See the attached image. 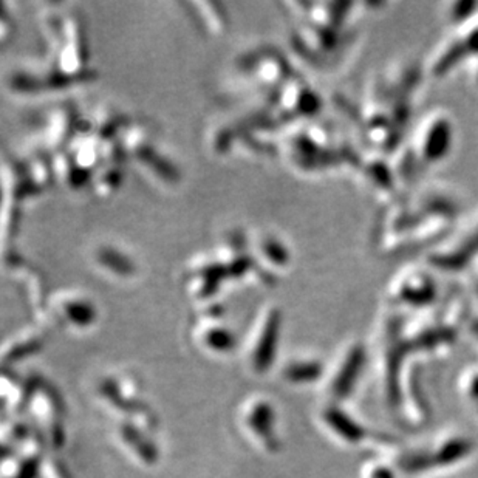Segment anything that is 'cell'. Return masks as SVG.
Returning <instances> with one entry per match:
<instances>
[{
  "mask_svg": "<svg viewBox=\"0 0 478 478\" xmlns=\"http://www.w3.org/2000/svg\"><path fill=\"white\" fill-rule=\"evenodd\" d=\"M280 331V314L277 308H269L263 316L257 327V335L254 339V347L251 351V364L255 373H266L269 367L274 364L277 355V344H279Z\"/></svg>",
  "mask_w": 478,
  "mask_h": 478,
  "instance_id": "cell-1",
  "label": "cell"
},
{
  "mask_svg": "<svg viewBox=\"0 0 478 478\" xmlns=\"http://www.w3.org/2000/svg\"><path fill=\"white\" fill-rule=\"evenodd\" d=\"M245 424L248 426L253 435L262 441V445L269 450L277 447L276 441V413L274 407L265 399H255L246 406L244 413Z\"/></svg>",
  "mask_w": 478,
  "mask_h": 478,
  "instance_id": "cell-2",
  "label": "cell"
},
{
  "mask_svg": "<svg viewBox=\"0 0 478 478\" xmlns=\"http://www.w3.org/2000/svg\"><path fill=\"white\" fill-rule=\"evenodd\" d=\"M365 363V353L361 345H355L344 358L336 376L331 383V393L336 399H345L353 392Z\"/></svg>",
  "mask_w": 478,
  "mask_h": 478,
  "instance_id": "cell-3",
  "label": "cell"
},
{
  "mask_svg": "<svg viewBox=\"0 0 478 478\" xmlns=\"http://www.w3.org/2000/svg\"><path fill=\"white\" fill-rule=\"evenodd\" d=\"M61 314L68 325L76 328H88L95 322L96 311L88 299L78 294H61L56 301Z\"/></svg>",
  "mask_w": 478,
  "mask_h": 478,
  "instance_id": "cell-4",
  "label": "cell"
},
{
  "mask_svg": "<svg viewBox=\"0 0 478 478\" xmlns=\"http://www.w3.org/2000/svg\"><path fill=\"white\" fill-rule=\"evenodd\" d=\"M322 418L330 431L336 436H339L342 441L355 445V443L364 440V427L361 424H358V422L351 417H349L347 413H344L339 407H327L322 413Z\"/></svg>",
  "mask_w": 478,
  "mask_h": 478,
  "instance_id": "cell-5",
  "label": "cell"
},
{
  "mask_svg": "<svg viewBox=\"0 0 478 478\" xmlns=\"http://www.w3.org/2000/svg\"><path fill=\"white\" fill-rule=\"evenodd\" d=\"M324 367L319 361H293L283 367V379L294 385L314 383L322 375Z\"/></svg>",
  "mask_w": 478,
  "mask_h": 478,
  "instance_id": "cell-6",
  "label": "cell"
},
{
  "mask_svg": "<svg viewBox=\"0 0 478 478\" xmlns=\"http://www.w3.org/2000/svg\"><path fill=\"white\" fill-rule=\"evenodd\" d=\"M470 450H472V446H470L469 441L463 438L450 440L436 450V454L427 455L429 466H447V464L461 460L463 456H466L470 452Z\"/></svg>",
  "mask_w": 478,
  "mask_h": 478,
  "instance_id": "cell-7",
  "label": "cell"
},
{
  "mask_svg": "<svg viewBox=\"0 0 478 478\" xmlns=\"http://www.w3.org/2000/svg\"><path fill=\"white\" fill-rule=\"evenodd\" d=\"M200 339H202L205 349L217 353V355L230 353L235 345V339L231 331L225 327H218V325H211V327L203 328Z\"/></svg>",
  "mask_w": 478,
  "mask_h": 478,
  "instance_id": "cell-8",
  "label": "cell"
},
{
  "mask_svg": "<svg viewBox=\"0 0 478 478\" xmlns=\"http://www.w3.org/2000/svg\"><path fill=\"white\" fill-rule=\"evenodd\" d=\"M121 436L145 464H152L157 461V449L152 445L150 440L144 438L143 433L138 431V429L132 426H124L121 429Z\"/></svg>",
  "mask_w": 478,
  "mask_h": 478,
  "instance_id": "cell-9",
  "label": "cell"
},
{
  "mask_svg": "<svg viewBox=\"0 0 478 478\" xmlns=\"http://www.w3.org/2000/svg\"><path fill=\"white\" fill-rule=\"evenodd\" d=\"M370 478H393V475H392V472L387 468L376 466V468L372 469Z\"/></svg>",
  "mask_w": 478,
  "mask_h": 478,
  "instance_id": "cell-10",
  "label": "cell"
}]
</instances>
